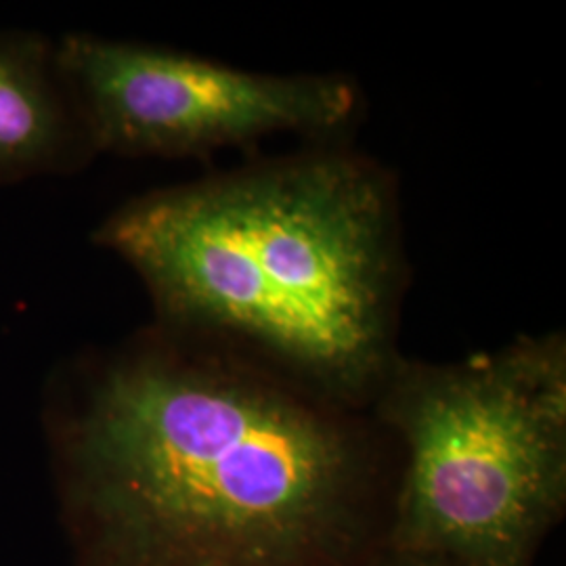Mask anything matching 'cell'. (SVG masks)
I'll list each match as a JSON object with an SVG mask.
<instances>
[{
    "mask_svg": "<svg viewBox=\"0 0 566 566\" xmlns=\"http://www.w3.org/2000/svg\"><path fill=\"white\" fill-rule=\"evenodd\" d=\"M95 566H380L401 455L371 409L221 344H139L70 428Z\"/></svg>",
    "mask_w": 566,
    "mask_h": 566,
    "instance_id": "obj_1",
    "label": "cell"
},
{
    "mask_svg": "<svg viewBox=\"0 0 566 566\" xmlns=\"http://www.w3.org/2000/svg\"><path fill=\"white\" fill-rule=\"evenodd\" d=\"M93 151L203 156L271 135H334L357 114L343 76H275L91 34L55 46Z\"/></svg>",
    "mask_w": 566,
    "mask_h": 566,
    "instance_id": "obj_4",
    "label": "cell"
},
{
    "mask_svg": "<svg viewBox=\"0 0 566 566\" xmlns=\"http://www.w3.org/2000/svg\"><path fill=\"white\" fill-rule=\"evenodd\" d=\"M93 151L55 49L0 39V182L65 170Z\"/></svg>",
    "mask_w": 566,
    "mask_h": 566,
    "instance_id": "obj_5",
    "label": "cell"
},
{
    "mask_svg": "<svg viewBox=\"0 0 566 566\" xmlns=\"http://www.w3.org/2000/svg\"><path fill=\"white\" fill-rule=\"evenodd\" d=\"M371 413L401 455L390 549L535 565L566 512L563 334L451 364L399 357Z\"/></svg>",
    "mask_w": 566,
    "mask_h": 566,
    "instance_id": "obj_3",
    "label": "cell"
},
{
    "mask_svg": "<svg viewBox=\"0 0 566 566\" xmlns=\"http://www.w3.org/2000/svg\"><path fill=\"white\" fill-rule=\"evenodd\" d=\"M380 566H453L443 558L428 556V554H413V552H397L390 549Z\"/></svg>",
    "mask_w": 566,
    "mask_h": 566,
    "instance_id": "obj_6",
    "label": "cell"
},
{
    "mask_svg": "<svg viewBox=\"0 0 566 566\" xmlns=\"http://www.w3.org/2000/svg\"><path fill=\"white\" fill-rule=\"evenodd\" d=\"M177 334L371 409L401 357L399 212L378 164L315 149L156 191L97 235Z\"/></svg>",
    "mask_w": 566,
    "mask_h": 566,
    "instance_id": "obj_2",
    "label": "cell"
}]
</instances>
